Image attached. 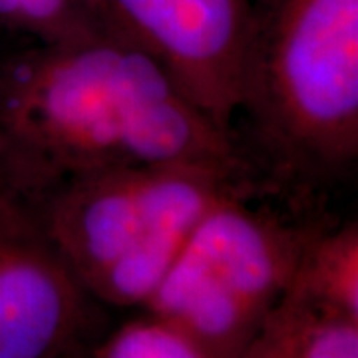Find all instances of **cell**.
<instances>
[{
  "mask_svg": "<svg viewBox=\"0 0 358 358\" xmlns=\"http://www.w3.org/2000/svg\"><path fill=\"white\" fill-rule=\"evenodd\" d=\"M243 173L239 148L122 30L0 52V171L28 199L110 167Z\"/></svg>",
  "mask_w": 358,
  "mask_h": 358,
  "instance_id": "obj_1",
  "label": "cell"
},
{
  "mask_svg": "<svg viewBox=\"0 0 358 358\" xmlns=\"http://www.w3.org/2000/svg\"><path fill=\"white\" fill-rule=\"evenodd\" d=\"M243 173L199 164L90 171L30 199L78 285L106 307H140L199 219Z\"/></svg>",
  "mask_w": 358,
  "mask_h": 358,
  "instance_id": "obj_2",
  "label": "cell"
},
{
  "mask_svg": "<svg viewBox=\"0 0 358 358\" xmlns=\"http://www.w3.org/2000/svg\"><path fill=\"white\" fill-rule=\"evenodd\" d=\"M285 169L334 176L358 155V0H255L239 112Z\"/></svg>",
  "mask_w": 358,
  "mask_h": 358,
  "instance_id": "obj_3",
  "label": "cell"
},
{
  "mask_svg": "<svg viewBox=\"0 0 358 358\" xmlns=\"http://www.w3.org/2000/svg\"><path fill=\"white\" fill-rule=\"evenodd\" d=\"M315 231L251 205L237 187L199 219L141 308L209 358H241L289 291Z\"/></svg>",
  "mask_w": 358,
  "mask_h": 358,
  "instance_id": "obj_4",
  "label": "cell"
},
{
  "mask_svg": "<svg viewBox=\"0 0 358 358\" xmlns=\"http://www.w3.org/2000/svg\"><path fill=\"white\" fill-rule=\"evenodd\" d=\"M96 307L0 171V358H70L98 338Z\"/></svg>",
  "mask_w": 358,
  "mask_h": 358,
  "instance_id": "obj_5",
  "label": "cell"
},
{
  "mask_svg": "<svg viewBox=\"0 0 358 358\" xmlns=\"http://www.w3.org/2000/svg\"><path fill=\"white\" fill-rule=\"evenodd\" d=\"M255 0H106L115 26L231 134Z\"/></svg>",
  "mask_w": 358,
  "mask_h": 358,
  "instance_id": "obj_6",
  "label": "cell"
},
{
  "mask_svg": "<svg viewBox=\"0 0 358 358\" xmlns=\"http://www.w3.org/2000/svg\"><path fill=\"white\" fill-rule=\"evenodd\" d=\"M282 299L358 319V225L317 229Z\"/></svg>",
  "mask_w": 358,
  "mask_h": 358,
  "instance_id": "obj_7",
  "label": "cell"
},
{
  "mask_svg": "<svg viewBox=\"0 0 358 358\" xmlns=\"http://www.w3.org/2000/svg\"><path fill=\"white\" fill-rule=\"evenodd\" d=\"M263 334L281 358H358V319L282 299Z\"/></svg>",
  "mask_w": 358,
  "mask_h": 358,
  "instance_id": "obj_8",
  "label": "cell"
},
{
  "mask_svg": "<svg viewBox=\"0 0 358 358\" xmlns=\"http://www.w3.org/2000/svg\"><path fill=\"white\" fill-rule=\"evenodd\" d=\"M120 30L103 14L78 0H0V32L26 44H58Z\"/></svg>",
  "mask_w": 358,
  "mask_h": 358,
  "instance_id": "obj_9",
  "label": "cell"
},
{
  "mask_svg": "<svg viewBox=\"0 0 358 358\" xmlns=\"http://www.w3.org/2000/svg\"><path fill=\"white\" fill-rule=\"evenodd\" d=\"M70 358H209L178 327L143 313L103 338H94Z\"/></svg>",
  "mask_w": 358,
  "mask_h": 358,
  "instance_id": "obj_10",
  "label": "cell"
},
{
  "mask_svg": "<svg viewBox=\"0 0 358 358\" xmlns=\"http://www.w3.org/2000/svg\"><path fill=\"white\" fill-rule=\"evenodd\" d=\"M241 358H281L279 352L273 348V345L268 343L263 334H257L255 341L249 345V348L243 352Z\"/></svg>",
  "mask_w": 358,
  "mask_h": 358,
  "instance_id": "obj_11",
  "label": "cell"
},
{
  "mask_svg": "<svg viewBox=\"0 0 358 358\" xmlns=\"http://www.w3.org/2000/svg\"><path fill=\"white\" fill-rule=\"evenodd\" d=\"M78 2H82V4H86V6H90L92 10H96V13L103 14V16H108L110 20H112V16H110V13H108V6H106V0H78ZM114 22V20H112ZM115 24V22H114Z\"/></svg>",
  "mask_w": 358,
  "mask_h": 358,
  "instance_id": "obj_12",
  "label": "cell"
}]
</instances>
